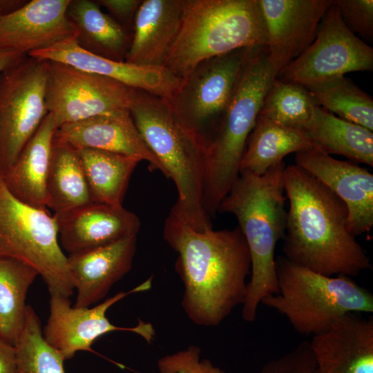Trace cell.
Returning <instances> with one entry per match:
<instances>
[{
    "instance_id": "6da1fadb",
    "label": "cell",
    "mask_w": 373,
    "mask_h": 373,
    "mask_svg": "<svg viewBox=\"0 0 373 373\" xmlns=\"http://www.w3.org/2000/svg\"><path fill=\"white\" fill-rule=\"evenodd\" d=\"M163 236L178 255L186 315L197 325L218 326L246 296L251 258L240 228L198 231L170 212Z\"/></svg>"
},
{
    "instance_id": "7a4b0ae2",
    "label": "cell",
    "mask_w": 373,
    "mask_h": 373,
    "mask_svg": "<svg viewBox=\"0 0 373 373\" xmlns=\"http://www.w3.org/2000/svg\"><path fill=\"white\" fill-rule=\"evenodd\" d=\"M289 200L283 251L290 262L326 276H357L370 258L349 230L344 202L296 164L285 166Z\"/></svg>"
},
{
    "instance_id": "3957f363",
    "label": "cell",
    "mask_w": 373,
    "mask_h": 373,
    "mask_svg": "<svg viewBox=\"0 0 373 373\" xmlns=\"http://www.w3.org/2000/svg\"><path fill=\"white\" fill-rule=\"evenodd\" d=\"M285 168L282 162L262 175L240 172L218 210L235 216L249 251L251 276L241 311L248 323L256 321L262 299L278 290L275 251L286 227Z\"/></svg>"
},
{
    "instance_id": "277c9868",
    "label": "cell",
    "mask_w": 373,
    "mask_h": 373,
    "mask_svg": "<svg viewBox=\"0 0 373 373\" xmlns=\"http://www.w3.org/2000/svg\"><path fill=\"white\" fill-rule=\"evenodd\" d=\"M129 111L161 172L176 186L178 199L170 212L195 231L212 229L203 207L206 144L159 97L137 90Z\"/></svg>"
},
{
    "instance_id": "5b68a950",
    "label": "cell",
    "mask_w": 373,
    "mask_h": 373,
    "mask_svg": "<svg viewBox=\"0 0 373 373\" xmlns=\"http://www.w3.org/2000/svg\"><path fill=\"white\" fill-rule=\"evenodd\" d=\"M265 43L258 0H183L180 28L164 67L182 79L204 60Z\"/></svg>"
},
{
    "instance_id": "8992f818",
    "label": "cell",
    "mask_w": 373,
    "mask_h": 373,
    "mask_svg": "<svg viewBox=\"0 0 373 373\" xmlns=\"http://www.w3.org/2000/svg\"><path fill=\"white\" fill-rule=\"evenodd\" d=\"M276 76L265 47L256 50L207 144L203 207L210 218L215 217L221 202L240 175V162L249 136L264 97Z\"/></svg>"
},
{
    "instance_id": "52a82bcc",
    "label": "cell",
    "mask_w": 373,
    "mask_h": 373,
    "mask_svg": "<svg viewBox=\"0 0 373 373\" xmlns=\"http://www.w3.org/2000/svg\"><path fill=\"white\" fill-rule=\"evenodd\" d=\"M276 269L278 293L261 304L285 316L300 334H319L349 313H373L372 294L352 277L326 276L284 256L276 259Z\"/></svg>"
},
{
    "instance_id": "ba28073f",
    "label": "cell",
    "mask_w": 373,
    "mask_h": 373,
    "mask_svg": "<svg viewBox=\"0 0 373 373\" xmlns=\"http://www.w3.org/2000/svg\"><path fill=\"white\" fill-rule=\"evenodd\" d=\"M0 256L35 269L50 295L70 298L73 294L67 256L60 246L53 215L47 209L32 207L15 198L1 178Z\"/></svg>"
},
{
    "instance_id": "9c48e42d",
    "label": "cell",
    "mask_w": 373,
    "mask_h": 373,
    "mask_svg": "<svg viewBox=\"0 0 373 373\" xmlns=\"http://www.w3.org/2000/svg\"><path fill=\"white\" fill-rule=\"evenodd\" d=\"M258 48H240L200 62L171 96L163 99L175 117L207 146Z\"/></svg>"
},
{
    "instance_id": "30bf717a",
    "label": "cell",
    "mask_w": 373,
    "mask_h": 373,
    "mask_svg": "<svg viewBox=\"0 0 373 373\" xmlns=\"http://www.w3.org/2000/svg\"><path fill=\"white\" fill-rule=\"evenodd\" d=\"M48 61L25 55L0 72V175L47 115Z\"/></svg>"
},
{
    "instance_id": "8fae6325",
    "label": "cell",
    "mask_w": 373,
    "mask_h": 373,
    "mask_svg": "<svg viewBox=\"0 0 373 373\" xmlns=\"http://www.w3.org/2000/svg\"><path fill=\"white\" fill-rule=\"evenodd\" d=\"M372 68V48L347 27L334 0L320 22L314 41L276 78L306 88L350 72Z\"/></svg>"
},
{
    "instance_id": "7c38bea8",
    "label": "cell",
    "mask_w": 373,
    "mask_h": 373,
    "mask_svg": "<svg viewBox=\"0 0 373 373\" xmlns=\"http://www.w3.org/2000/svg\"><path fill=\"white\" fill-rule=\"evenodd\" d=\"M137 90L112 79L48 61L46 107L57 128L129 109Z\"/></svg>"
},
{
    "instance_id": "4fadbf2b",
    "label": "cell",
    "mask_w": 373,
    "mask_h": 373,
    "mask_svg": "<svg viewBox=\"0 0 373 373\" xmlns=\"http://www.w3.org/2000/svg\"><path fill=\"white\" fill-rule=\"evenodd\" d=\"M152 278L151 276L131 290L120 291L91 308L72 307L69 298L50 295V315L42 331L44 339L64 360L72 358L78 351L92 352L91 346L98 338L116 331L133 332L151 343L155 337L151 323L138 320L134 327H118L110 322L106 314L127 295L150 289Z\"/></svg>"
},
{
    "instance_id": "5bb4252c",
    "label": "cell",
    "mask_w": 373,
    "mask_h": 373,
    "mask_svg": "<svg viewBox=\"0 0 373 373\" xmlns=\"http://www.w3.org/2000/svg\"><path fill=\"white\" fill-rule=\"evenodd\" d=\"M265 28V50L278 72L300 55L316 38L334 0H258Z\"/></svg>"
},
{
    "instance_id": "9a60e30c",
    "label": "cell",
    "mask_w": 373,
    "mask_h": 373,
    "mask_svg": "<svg viewBox=\"0 0 373 373\" xmlns=\"http://www.w3.org/2000/svg\"><path fill=\"white\" fill-rule=\"evenodd\" d=\"M296 164L332 191L345 204L351 233H369L373 226V175L350 161L314 147L296 153Z\"/></svg>"
},
{
    "instance_id": "2e32d148",
    "label": "cell",
    "mask_w": 373,
    "mask_h": 373,
    "mask_svg": "<svg viewBox=\"0 0 373 373\" xmlns=\"http://www.w3.org/2000/svg\"><path fill=\"white\" fill-rule=\"evenodd\" d=\"M70 0L28 1L0 17V48L28 55L74 39L77 30L67 15Z\"/></svg>"
},
{
    "instance_id": "e0dca14e",
    "label": "cell",
    "mask_w": 373,
    "mask_h": 373,
    "mask_svg": "<svg viewBox=\"0 0 373 373\" xmlns=\"http://www.w3.org/2000/svg\"><path fill=\"white\" fill-rule=\"evenodd\" d=\"M60 246L73 254L137 236L140 220L122 205L93 202L54 213Z\"/></svg>"
},
{
    "instance_id": "ac0fdd59",
    "label": "cell",
    "mask_w": 373,
    "mask_h": 373,
    "mask_svg": "<svg viewBox=\"0 0 373 373\" xmlns=\"http://www.w3.org/2000/svg\"><path fill=\"white\" fill-rule=\"evenodd\" d=\"M315 373H373V317L349 313L309 342Z\"/></svg>"
},
{
    "instance_id": "d6986e66",
    "label": "cell",
    "mask_w": 373,
    "mask_h": 373,
    "mask_svg": "<svg viewBox=\"0 0 373 373\" xmlns=\"http://www.w3.org/2000/svg\"><path fill=\"white\" fill-rule=\"evenodd\" d=\"M28 55L63 63L104 76L162 99L171 96L178 88L182 80L164 67L137 66L95 55L82 48L75 39L57 44Z\"/></svg>"
},
{
    "instance_id": "ffe728a7",
    "label": "cell",
    "mask_w": 373,
    "mask_h": 373,
    "mask_svg": "<svg viewBox=\"0 0 373 373\" xmlns=\"http://www.w3.org/2000/svg\"><path fill=\"white\" fill-rule=\"evenodd\" d=\"M55 135L77 149H89L146 161L153 171L161 166L145 144L129 109L95 116L59 127Z\"/></svg>"
},
{
    "instance_id": "44dd1931",
    "label": "cell",
    "mask_w": 373,
    "mask_h": 373,
    "mask_svg": "<svg viewBox=\"0 0 373 373\" xmlns=\"http://www.w3.org/2000/svg\"><path fill=\"white\" fill-rule=\"evenodd\" d=\"M136 245L135 236L67 256L68 272L77 292L75 307H88L106 297L131 269Z\"/></svg>"
},
{
    "instance_id": "7402d4cb",
    "label": "cell",
    "mask_w": 373,
    "mask_h": 373,
    "mask_svg": "<svg viewBox=\"0 0 373 373\" xmlns=\"http://www.w3.org/2000/svg\"><path fill=\"white\" fill-rule=\"evenodd\" d=\"M183 0H144L137 10L125 61L164 67L178 35Z\"/></svg>"
},
{
    "instance_id": "603a6c76",
    "label": "cell",
    "mask_w": 373,
    "mask_h": 373,
    "mask_svg": "<svg viewBox=\"0 0 373 373\" xmlns=\"http://www.w3.org/2000/svg\"><path fill=\"white\" fill-rule=\"evenodd\" d=\"M57 129L47 114L14 163L0 175L6 188L15 198L40 209L47 208L46 181Z\"/></svg>"
},
{
    "instance_id": "cb8c5ba5",
    "label": "cell",
    "mask_w": 373,
    "mask_h": 373,
    "mask_svg": "<svg viewBox=\"0 0 373 373\" xmlns=\"http://www.w3.org/2000/svg\"><path fill=\"white\" fill-rule=\"evenodd\" d=\"M67 15L75 26L77 44L84 50L106 59L125 61L132 35L97 1L70 0Z\"/></svg>"
},
{
    "instance_id": "d4e9b609",
    "label": "cell",
    "mask_w": 373,
    "mask_h": 373,
    "mask_svg": "<svg viewBox=\"0 0 373 373\" xmlns=\"http://www.w3.org/2000/svg\"><path fill=\"white\" fill-rule=\"evenodd\" d=\"M301 131L316 147L328 155H343L373 166L372 131L341 119L316 105Z\"/></svg>"
},
{
    "instance_id": "484cf974",
    "label": "cell",
    "mask_w": 373,
    "mask_h": 373,
    "mask_svg": "<svg viewBox=\"0 0 373 373\" xmlns=\"http://www.w3.org/2000/svg\"><path fill=\"white\" fill-rule=\"evenodd\" d=\"M93 202L77 149L54 135L46 181V207L59 213Z\"/></svg>"
},
{
    "instance_id": "4316f807",
    "label": "cell",
    "mask_w": 373,
    "mask_h": 373,
    "mask_svg": "<svg viewBox=\"0 0 373 373\" xmlns=\"http://www.w3.org/2000/svg\"><path fill=\"white\" fill-rule=\"evenodd\" d=\"M314 148L300 130L279 124L258 115L242 155L240 172L257 175L283 162L285 156Z\"/></svg>"
},
{
    "instance_id": "83f0119b",
    "label": "cell",
    "mask_w": 373,
    "mask_h": 373,
    "mask_svg": "<svg viewBox=\"0 0 373 373\" xmlns=\"http://www.w3.org/2000/svg\"><path fill=\"white\" fill-rule=\"evenodd\" d=\"M77 151L93 201L122 205L129 180L140 161L99 150Z\"/></svg>"
},
{
    "instance_id": "f1b7e54d",
    "label": "cell",
    "mask_w": 373,
    "mask_h": 373,
    "mask_svg": "<svg viewBox=\"0 0 373 373\" xmlns=\"http://www.w3.org/2000/svg\"><path fill=\"white\" fill-rule=\"evenodd\" d=\"M37 276L30 266L0 256V337L14 346L24 323L26 295Z\"/></svg>"
},
{
    "instance_id": "f546056e",
    "label": "cell",
    "mask_w": 373,
    "mask_h": 373,
    "mask_svg": "<svg viewBox=\"0 0 373 373\" xmlns=\"http://www.w3.org/2000/svg\"><path fill=\"white\" fill-rule=\"evenodd\" d=\"M306 88L324 110L373 131V99L351 79L341 76Z\"/></svg>"
},
{
    "instance_id": "4dcf8cb0",
    "label": "cell",
    "mask_w": 373,
    "mask_h": 373,
    "mask_svg": "<svg viewBox=\"0 0 373 373\" xmlns=\"http://www.w3.org/2000/svg\"><path fill=\"white\" fill-rule=\"evenodd\" d=\"M15 347L19 373H66L65 360L44 339L39 318L29 305Z\"/></svg>"
},
{
    "instance_id": "1f68e13d",
    "label": "cell",
    "mask_w": 373,
    "mask_h": 373,
    "mask_svg": "<svg viewBox=\"0 0 373 373\" xmlns=\"http://www.w3.org/2000/svg\"><path fill=\"white\" fill-rule=\"evenodd\" d=\"M316 105L305 87L276 78L264 97L259 115L301 131Z\"/></svg>"
},
{
    "instance_id": "d6a6232c",
    "label": "cell",
    "mask_w": 373,
    "mask_h": 373,
    "mask_svg": "<svg viewBox=\"0 0 373 373\" xmlns=\"http://www.w3.org/2000/svg\"><path fill=\"white\" fill-rule=\"evenodd\" d=\"M201 350L190 345L184 350L167 354L157 360L159 373H224L209 359H200Z\"/></svg>"
},
{
    "instance_id": "836d02e7",
    "label": "cell",
    "mask_w": 373,
    "mask_h": 373,
    "mask_svg": "<svg viewBox=\"0 0 373 373\" xmlns=\"http://www.w3.org/2000/svg\"><path fill=\"white\" fill-rule=\"evenodd\" d=\"M347 27L355 35L370 39L373 37L372 0H334Z\"/></svg>"
},
{
    "instance_id": "e575fe53",
    "label": "cell",
    "mask_w": 373,
    "mask_h": 373,
    "mask_svg": "<svg viewBox=\"0 0 373 373\" xmlns=\"http://www.w3.org/2000/svg\"><path fill=\"white\" fill-rule=\"evenodd\" d=\"M315 370L309 342L303 341L289 352L268 361L260 373H315Z\"/></svg>"
},
{
    "instance_id": "d590c367",
    "label": "cell",
    "mask_w": 373,
    "mask_h": 373,
    "mask_svg": "<svg viewBox=\"0 0 373 373\" xmlns=\"http://www.w3.org/2000/svg\"><path fill=\"white\" fill-rule=\"evenodd\" d=\"M105 8L109 15L132 35L134 19L142 1L140 0H99L96 1Z\"/></svg>"
},
{
    "instance_id": "8d00e7d4",
    "label": "cell",
    "mask_w": 373,
    "mask_h": 373,
    "mask_svg": "<svg viewBox=\"0 0 373 373\" xmlns=\"http://www.w3.org/2000/svg\"><path fill=\"white\" fill-rule=\"evenodd\" d=\"M0 373H19L15 346L1 337Z\"/></svg>"
},
{
    "instance_id": "74e56055",
    "label": "cell",
    "mask_w": 373,
    "mask_h": 373,
    "mask_svg": "<svg viewBox=\"0 0 373 373\" xmlns=\"http://www.w3.org/2000/svg\"><path fill=\"white\" fill-rule=\"evenodd\" d=\"M23 56L25 55L15 51L0 48V72L16 63Z\"/></svg>"
},
{
    "instance_id": "f35d334b",
    "label": "cell",
    "mask_w": 373,
    "mask_h": 373,
    "mask_svg": "<svg viewBox=\"0 0 373 373\" xmlns=\"http://www.w3.org/2000/svg\"><path fill=\"white\" fill-rule=\"evenodd\" d=\"M27 1L23 0H0V17L15 12Z\"/></svg>"
}]
</instances>
